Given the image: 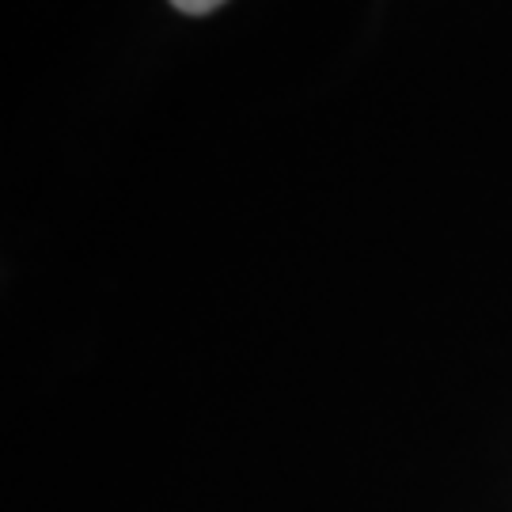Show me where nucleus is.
Listing matches in <instances>:
<instances>
[{"label": "nucleus", "instance_id": "f257e3e1", "mask_svg": "<svg viewBox=\"0 0 512 512\" xmlns=\"http://www.w3.org/2000/svg\"><path fill=\"white\" fill-rule=\"evenodd\" d=\"M179 12H186V16H205V12H213V8H220L224 0H171Z\"/></svg>", "mask_w": 512, "mask_h": 512}]
</instances>
